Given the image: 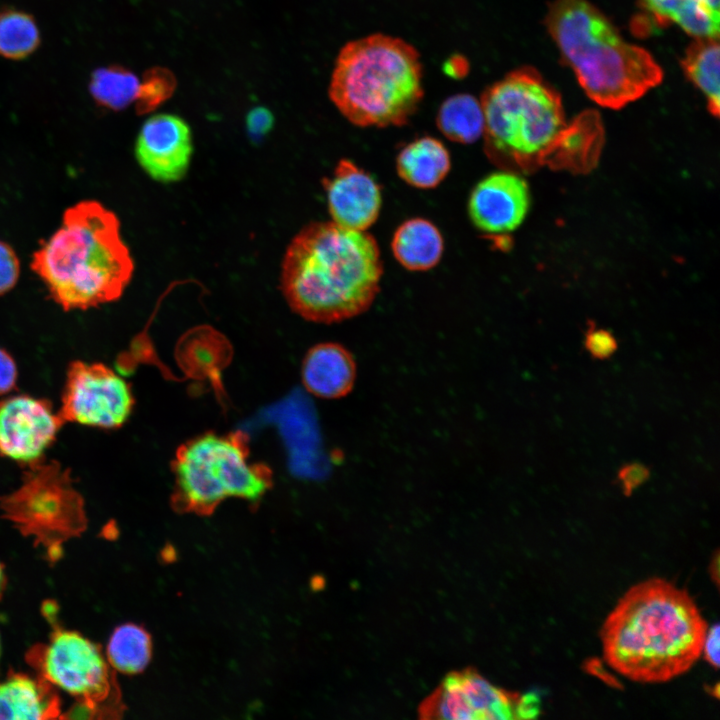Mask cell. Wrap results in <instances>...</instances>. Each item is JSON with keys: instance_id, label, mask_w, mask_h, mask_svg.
Wrapping results in <instances>:
<instances>
[{"instance_id": "1", "label": "cell", "mask_w": 720, "mask_h": 720, "mask_svg": "<svg viewBox=\"0 0 720 720\" xmlns=\"http://www.w3.org/2000/svg\"><path fill=\"white\" fill-rule=\"evenodd\" d=\"M707 629L689 593L650 578L630 587L606 617L600 630L603 657L631 681L665 683L699 660Z\"/></svg>"}, {"instance_id": "2", "label": "cell", "mask_w": 720, "mask_h": 720, "mask_svg": "<svg viewBox=\"0 0 720 720\" xmlns=\"http://www.w3.org/2000/svg\"><path fill=\"white\" fill-rule=\"evenodd\" d=\"M382 274L380 249L371 234L320 221L304 226L289 243L280 283L295 313L331 324L368 310Z\"/></svg>"}, {"instance_id": "3", "label": "cell", "mask_w": 720, "mask_h": 720, "mask_svg": "<svg viewBox=\"0 0 720 720\" xmlns=\"http://www.w3.org/2000/svg\"><path fill=\"white\" fill-rule=\"evenodd\" d=\"M31 269L63 310L121 297L134 271L116 214L95 200L67 208L59 228L33 253Z\"/></svg>"}, {"instance_id": "4", "label": "cell", "mask_w": 720, "mask_h": 720, "mask_svg": "<svg viewBox=\"0 0 720 720\" xmlns=\"http://www.w3.org/2000/svg\"><path fill=\"white\" fill-rule=\"evenodd\" d=\"M545 26L586 95L619 109L663 80V70L643 47L627 42L589 0H554Z\"/></svg>"}, {"instance_id": "5", "label": "cell", "mask_w": 720, "mask_h": 720, "mask_svg": "<svg viewBox=\"0 0 720 720\" xmlns=\"http://www.w3.org/2000/svg\"><path fill=\"white\" fill-rule=\"evenodd\" d=\"M422 77L420 54L413 45L375 33L341 48L328 94L355 126H402L423 99Z\"/></svg>"}, {"instance_id": "6", "label": "cell", "mask_w": 720, "mask_h": 720, "mask_svg": "<svg viewBox=\"0 0 720 720\" xmlns=\"http://www.w3.org/2000/svg\"><path fill=\"white\" fill-rule=\"evenodd\" d=\"M480 103L484 149L503 170L531 172L547 160L567 122L560 94L524 66L488 86Z\"/></svg>"}, {"instance_id": "7", "label": "cell", "mask_w": 720, "mask_h": 720, "mask_svg": "<svg viewBox=\"0 0 720 720\" xmlns=\"http://www.w3.org/2000/svg\"><path fill=\"white\" fill-rule=\"evenodd\" d=\"M172 505L209 515L228 497L258 503L273 485L272 469L250 459L249 435L205 432L180 445L171 462Z\"/></svg>"}, {"instance_id": "8", "label": "cell", "mask_w": 720, "mask_h": 720, "mask_svg": "<svg viewBox=\"0 0 720 720\" xmlns=\"http://www.w3.org/2000/svg\"><path fill=\"white\" fill-rule=\"evenodd\" d=\"M69 469L55 460L24 466L21 484L0 497L3 517L25 536H33L53 559L60 546L87 526L84 500Z\"/></svg>"}, {"instance_id": "9", "label": "cell", "mask_w": 720, "mask_h": 720, "mask_svg": "<svg viewBox=\"0 0 720 720\" xmlns=\"http://www.w3.org/2000/svg\"><path fill=\"white\" fill-rule=\"evenodd\" d=\"M135 399L129 383L103 363L72 361L58 410L64 422L102 429L121 427Z\"/></svg>"}, {"instance_id": "10", "label": "cell", "mask_w": 720, "mask_h": 720, "mask_svg": "<svg viewBox=\"0 0 720 720\" xmlns=\"http://www.w3.org/2000/svg\"><path fill=\"white\" fill-rule=\"evenodd\" d=\"M523 694L490 683L474 668L446 675L418 708L422 719H523Z\"/></svg>"}, {"instance_id": "11", "label": "cell", "mask_w": 720, "mask_h": 720, "mask_svg": "<svg viewBox=\"0 0 720 720\" xmlns=\"http://www.w3.org/2000/svg\"><path fill=\"white\" fill-rule=\"evenodd\" d=\"M47 681L82 698L89 706L106 700L112 675L99 648L78 632L56 630L40 657Z\"/></svg>"}, {"instance_id": "12", "label": "cell", "mask_w": 720, "mask_h": 720, "mask_svg": "<svg viewBox=\"0 0 720 720\" xmlns=\"http://www.w3.org/2000/svg\"><path fill=\"white\" fill-rule=\"evenodd\" d=\"M47 399L18 394L0 401V456L27 466L44 458L64 424Z\"/></svg>"}, {"instance_id": "13", "label": "cell", "mask_w": 720, "mask_h": 720, "mask_svg": "<svg viewBox=\"0 0 720 720\" xmlns=\"http://www.w3.org/2000/svg\"><path fill=\"white\" fill-rule=\"evenodd\" d=\"M193 154L192 133L181 117L155 114L142 125L135 143V157L153 180L173 183L187 173Z\"/></svg>"}, {"instance_id": "14", "label": "cell", "mask_w": 720, "mask_h": 720, "mask_svg": "<svg viewBox=\"0 0 720 720\" xmlns=\"http://www.w3.org/2000/svg\"><path fill=\"white\" fill-rule=\"evenodd\" d=\"M530 206L527 182L508 170L491 173L473 188L468 213L474 226L487 234H505L517 229Z\"/></svg>"}, {"instance_id": "15", "label": "cell", "mask_w": 720, "mask_h": 720, "mask_svg": "<svg viewBox=\"0 0 720 720\" xmlns=\"http://www.w3.org/2000/svg\"><path fill=\"white\" fill-rule=\"evenodd\" d=\"M332 221L342 227L366 231L377 220L381 190L370 174L348 159H341L330 178L323 180Z\"/></svg>"}, {"instance_id": "16", "label": "cell", "mask_w": 720, "mask_h": 720, "mask_svg": "<svg viewBox=\"0 0 720 720\" xmlns=\"http://www.w3.org/2000/svg\"><path fill=\"white\" fill-rule=\"evenodd\" d=\"M305 389L322 399H339L351 392L356 379L352 354L337 343H320L305 355L301 369Z\"/></svg>"}, {"instance_id": "17", "label": "cell", "mask_w": 720, "mask_h": 720, "mask_svg": "<svg viewBox=\"0 0 720 720\" xmlns=\"http://www.w3.org/2000/svg\"><path fill=\"white\" fill-rule=\"evenodd\" d=\"M604 140L599 114L587 110L568 122L557 140L547 165L574 173L591 170L598 161Z\"/></svg>"}, {"instance_id": "18", "label": "cell", "mask_w": 720, "mask_h": 720, "mask_svg": "<svg viewBox=\"0 0 720 720\" xmlns=\"http://www.w3.org/2000/svg\"><path fill=\"white\" fill-rule=\"evenodd\" d=\"M656 26L677 25L694 38L719 39V0H638Z\"/></svg>"}, {"instance_id": "19", "label": "cell", "mask_w": 720, "mask_h": 720, "mask_svg": "<svg viewBox=\"0 0 720 720\" xmlns=\"http://www.w3.org/2000/svg\"><path fill=\"white\" fill-rule=\"evenodd\" d=\"M59 712L57 697L43 682L24 674L0 682V720L51 719Z\"/></svg>"}, {"instance_id": "20", "label": "cell", "mask_w": 720, "mask_h": 720, "mask_svg": "<svg viewBox=\"0 0 720 720\" xmlns=\"http://www.w3.org/2000/svg\"><path fill=\"white\" fill-rule=\"evenodd\" d=\"M449 151L433 137L418 138L403 147L396 158V170L407 184L431 189L438 186L450 171Z\"/></svg>"}, {"instance_id": "21", "label": "cell", "mask_w": 720, "mask_h": 720, "mask_svg": "<svg viewBox=\"0 0 720 720\" xmlns=\"http://www.w3.org/2000/svg\"><path fill=\"white\" fill-rule=\"evenodd\" d=\"M391 248L396 260L407 270L426 271L439 263L444 241L432 222L417 217L399 225L392 237Z\"/></svg>"}, {"instance_id": "22", "label": "cell", "mask_w": 720, "mask_h": 720, "mask_svg": "<svg viewBox=\"0 0 720 720\" xmlns=\"http://www.w3.org/2000/svg\"><path fill=\"white\" fill-rule=\"evenodd\" d=\"M719 51V39L695 38L681 60L686 77L705 96L708 109L715 116L720 106Z\"/></svg>"}, {"instance_id": "23", "label": "cell", "mask_w": 720, "mask_h": 720, "mask_svg": "<svg viewBox=\"0 0 720 720\" xmlns=\"http://www.w3.org/2000/svg\"><path fill=\"white\" fill-rule=\"evenodd\" d=\"M436 123L449 140L460 144L474 143L483 135L484 130L481 103L467 93L452 95L441 104Z\"/></svg>"}, {"instance_id": "24", "label": "cell", "mask_w": 720, "mask_h": 720, "mask_svg": "<svg viewBox=\"0 0 720 720\" xmlns=\"http://www.w3.org/2000/svg\"><path fill=\"white\" fill-rule=\"evenodd\" d=\"M106 654L109 664L115 670L124 674L140 673L151 660V637L140 625H119L109 638Z\"/></svg>"}, {"instance_id": "25", "label": "cell", "mask_w": 720, "mask_h": 720, "mask_svg": "<svg viewBox=\"0 0 720 720\" xmlns=\"http://www.w3.org/2000/svg\"><path fill=\"white\" fill-rule=\"evenodd\" d=\"M139 83L131 71L120 66H109L93 72L89 90L99 105L119 111L135 102Z\"/></svg>"}, {"instance_id": "26", "label": "cell", "mask_w": 720, "mask_h": 720, "mask_svg": "<svg viewBox=\"0 0 720 720\" xmlns=\"http://www.w3.org/2000/svg\"><path fill=\"white\" fill-rule=\"evenodd\" d=\"M39 41L38 27L30 15L17 10L0 13V55L22 59L37 48Z\"/></svg>"}, {"instance_id": "27", "label": "cell", "mask_w": 720, "mask_h": 720, "mask_svg": "<svg viewBox=\"0 0 720 720\" xmlns=\"http://www.w3.org/2000/svg\"><path fill=\"white\" fill-rule=\"evenodd\" d=\"M176 81L173 74L165 68L154 67L144 74L139 83L136 111L144 114L155 110L174 92Z\"/></svg>"}, {"instance_id": "28", "label": "cell", "mask_w": 720, "mask_h": 720, "mask_svg": "<svg viewBox=\"0 0 720 720\" xmlns=\"http://www.w3.org/2000/svg\"><path fill=\"white\" fill-rule=\"evenodd\" d=\"M584 347L594 359L604 360L617 351L618 342L610 331L590 323L585 333Z\"/></svg>"}, {"instance_id": "29", "label": "cell", "mask_w": 720, "mask_h": 720, "mask_svg": "<svg viewBox=\"0 0 720 720\" xmlns=\"http://www.w3.org/2000/svg\"><path fill=\"white\" fill-rule=\"evenodd\" d=\"M20 276V261L13 247L0 240V296L12 290Z\"/></svg>"}, {"instance_id": "30", "label": "cell", "mask_w": 720, "mask_h": 720, "mask_svg": "<svg viewBox=\"0 0 720 720\" xmlns=\"http://www.w3.org/2000/svg\"><path fill=\"white\" fill-rule=\"evenodd\" d=\"M649 477L650 469L638 462L624 464L617 473V480L625 496H630L633 491L645 483Z\"/></svg>"}, {"instance_id": "31", "label": "cell", "mask_w": 720, "mask_h": 720, "mask_svg": "<svg viewBox=\"0 0 720 720\" xmlns=\"http://www.w3.org/2000/svg\"><path fill=\"white\" fill-rule=\"evenodd\" d=\"M273 123L272 113L264 107H255L247 114L248 133L256 139L266 135L272 129Z\"/></svg>"}, {"instance_id": "32", "label": "cell", "mask_w": 720, "mask_h": 720, "mask_svg": "<svg viewBox=\"0 0 720 720\" xmlns=\"http://www.w3.org/2000/svg\"><path fill=\"white\" fill-rule=\"evenodd\" d=\"M17 376V366L13 357L0 348V396L15 389Z\"/></svg>"}, {"instance_id": "33", "label": "cell", "mask_w": 720, "mask_h": 720, "mask_svg": "<svg viewBox=\"0 0 720 720\" xmlns=\"http://www.w3.org/2000/svg\"><path fill=\"white\" fill-rule=\"evenodd\" d=\"M719 650L720 627L719 624L716 623L707 629L701 655L708 664L716 669L719 667Z\"/></svg>"}, {"instance_id": "34", "label": "cell", "mask_w": 720, "mask_h": 720, "mask_svg": "<svg viewBox=\"0 0 720 720\" xmlns=\"http://www.w3.org/2000/svg\"><path fill=\"white\" fill-rule=\"evenodd\" d=\"M467 67L468 64L467 62H465L464 58L454 57L448 60L445 72H447L449 75H453L454 77H458L459 74L463 75L459 68L467 72Z\"/></svg>"}, {"instance_id": "35", "label": "cell", "mask_w": 720, "mask_h": 720, "mask_svg": "<svg viewBox=\"0 0 720 720\" xmlns=\"http://www.w3.org/2000/svg\"><path fill=\"white\" fill-rule=\"evenodd\" d=\"M4 587H5V574H4L3 566L0 562V597L4 591Z\"/></svg>"}, {"instance_id": "36", "label": "cell", "mask_w": 720, "mask_h": 720, "mask_svg": "<svg viewBox=\"0 0 720 720\" xmlns=\"http://www.w3.org/2000/svg\"><path fill=\"white\" fill-rule=\"evenodd\" d=\"M1 652H2V646H1V638H0V658H1Z\"/></svg>"}]
</instances>
